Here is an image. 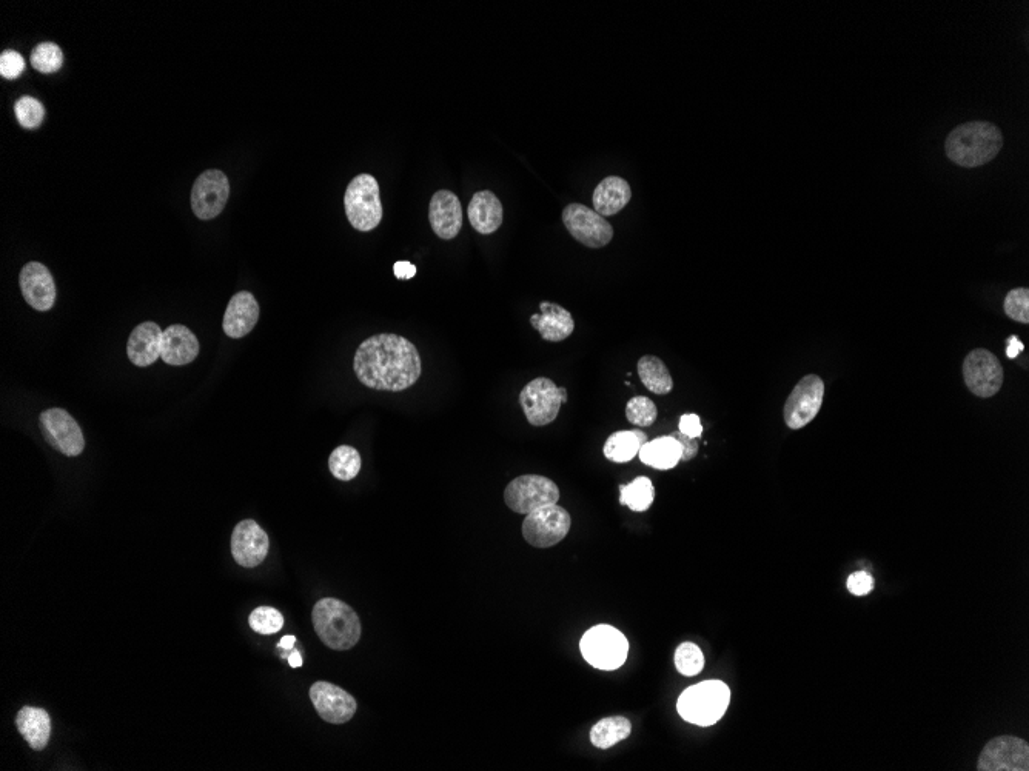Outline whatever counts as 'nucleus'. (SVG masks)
Returning a JSON list of instances; mask_svg holds the SVG:
<instances>
[{
    "instance_id": "nucleus-1",
    "label": "nucleus",
    "mask_w": 1029,
    "mask_h": 771,
    "mask_svg": "<svg viewBox=\"0 0 1029 771\" xmlns=\"http://www.w3.org/2000/svg\"><path fill=\"white\" fill-rule=\"evenodd\" d=\"M353 370L358 381L367 388L398 393L416 384L423 365L418 350L409 339L383 333L359 345L353 359Z\"/></svg>"
},
{
    "instance_id": "nucleus-2",
    "label": "nucleus",
    "mask_w": 1029,
    "mask_h": 771,
    "mask_svg": "<svg viewBox=\"0 0 1029 771\" xmlns=\"http://www.w3.org/2000/svg\"><path fill=\"white\" fill-rule=\"evenodd\" d=\"M1003 147L1002 131L989 122H968L946 137V156L963 168H976L993 161Z\"/></svg>"
},
{
    "instance_id": "nucleus-3",
    "label": "nucleus",
    "mask_w": 1029,
    "mask_h": 771,
    "mask_svg": "<svg viewBox=\"0 0 1029 771\" xmlns=\"http://www.w3.org/2000/svg\"><path fill=\"white\" fill-rule=\"evenodd\" d=\"M318 638L332 650H350L361 639V621L346 602L324 598L316 602L312 613Z\"/></svg>"
},
{
    "instance_id": "nucleus-4",
    "label": "nucleus",
    "mask_w": 1029,
    "mask_h": 771,
    "mask_svg": "<svg viewBox=\"0 0 1029 771\" xmlns=\"http://www.w3.org/2000/svg\"><path fill=\"white\" fill-rule=\"evenodd\" d=\"M731 690L721 681H704L681 693L678 715L689 724L711 727L728 711Z\"/></svg>"
},
{
    "instance_id": "nucleus-5",
    "label": "nucleus",
    "mask_w": 1029,
    "mask_h": 771,
    "mask_svg": "<svg viewBox=\"0 0 1029 771\" xmlns=\"http://www.w3.org/2000/svg\"><path fill=\"white\" fill-rule=\"evenodd\" d=\"M344 207L355 230H375L383 221V202L379 185L372 174H359L350 182L344 196Z\"/></svg>"
},
{
    "instance_id": "nucleus-6",
    "label": "nucleus",
    "mask_w": 1029,
    "mask_h": 771,
    "mask_svg": "<svg viewBox=\"0 0 1029 771\" xmlns=\"http://www.w3.org/2000/svg\"><path fill=\"white\" fill-rule=\"evenodd\" d=\"M580 650L587 664L598 670L612 671L626 662L629 642L617 628L597 625L584 633Z\"/></svg>"
},
{
    "instance_id": "nucleus-7",
    "label": "nucleus",
    "mask_w": 1029,
    "mask_h": 771,
    "mask_svg": "<svg viewBox=\"0 0 1029 771\" xmlns=\"http://www.w3.org/2000/svg\"><path fill=\"white\" fill-rule=\"evenodd\" d=\"M566 402V388L557 387L552 379L547 378L533 379L520 394L524 416L533 427L552 424L558 418L561 405Z\"/></svg>"
},
{
    "instance_id": "nucleus-8",
    "label": "nucleus",
    "mask_w": 1029,
    "mask_h": 771,
    "mask_svg": "<svg viewBox=\"0 0 1029 771\" xmlns=\"http://www.w3.org/2000/svg\"><path fill=\"white\" fill-rule=\"evenodd\" d=\"M560 501V488L540 474H524L513 479L504 491V502L518 514H529Z\"/></svg>"
},
{
    "instance_id": "nucleus-9",
    "label": "nucleus",
    "mask_w": 1029,
    "mask_h": 771,
    "mask_svg": "<svg viewBox=\"0 0 1029 771\" xmlns=\"http://www.w3.org/2000/svg\"><path fill=\"white\" fill-rule=\"evenodd\" d=\"M572 518L569 511L560 505H547L540 510L526 514L523 522V538L527 544L537 548H549L560 544L569 535Z\"/></svg>"
},
{
    "instance_id": "nucleus-10",
    "label": "nucleus",
    "mask_w": 1029,
    "mask_h": 771,
    "mask_svg": "<svg viewBox=\"0 0 1029 771\" xmlns=\"http://www.w3.org/2000/svg\"><path fill=\"white\" fill-rule=\"evenodd\" d=\"M963 378L971 393L982 399L993 398L1003 385V367L996 354L977 348L963 362Z\"/></svg>"
},
{
    "instance_id": "nucleus-11",
    "label": "nucleus",
    "mask_w": 1029,
    "mask_h": 771,
    "mask_svg": "<svg viewBox=\"0 0 1029 771\" xmlns=\"http://www.w3.org/2000/svg\"><path fill=\"white\" fill-rule=\"evenodd\" d=\"M825 398V384L817 374H808L802 381L795 385L789 398L786 399L785 416L786 425L791 430H800L814 421L818 411L822 408Z\"/></svg>"
},
{
    "instance_id": "nucleus-12",
    "label": "nucleus",
    "mask_w": 1029,
    "mask_h": 771,
    "mask_svg": "<svg viewBox=\"0 0 1029 771\" xmlns=\"http://www.w3.org/2000/svg\"><path fill=\"white\" fill-rule=\"evenodd\" d=\"M563 222L570 236L586 247L603 248L614 239L612 225L586 205H567L563 211Z\"/></svg>"
},
{
    "instance_id": "nucleus-13",
    "label": "nucleus",
    "mask_w": 1029,
    "mask_h": 771,
    "mask_svg": "<svg viewBox=\"0 0 1029 771\" xmlns=\"http://www.w3.org/2000/svg\"><path fill=\"white\" fill-rule=\"evenodd\" d=\"M41 428L48 444L68 458L79 456L84 451V433L68 411L62 408L44 411L41 414Z\"/></svg>"
},
{
    "instance_id": "nucleus-14",
    "label": "nucleus",
    "mask_w": 1029,
    "mask_h": 771,
    "mask_svg": "<svg viewBox=\"0 0 1029 771\" xmlns=\"http://www.w3.org/2000/svg\"><path fill=\"white\" fill-rule=\"evenodd\" d=\"M230 196V182L221 170H207L196 179L192 190L193 213L210 221L222 213Z\"/></svg>"
},
{
    "instance_id": "nucleus-15",
    "label": "nucleus",
    "mask_w": 1029,
    "mask_h": 771,
    "mask_svg": "<svg viewBox=\"0 0 1029 771\" xmlns=\"http://www.w3.org/2000/svg\"><path fill=\"white\" fill-rule=\"evenodd\" d=\"M980 771H1028L1029 747L1013 736H1000L988 742L979 758Z\"/></svg>"
},
{
    "instance_id": "nucleus-16",
    "label": "nucleus",
    "mask_w": 1029,
    "mask_h": 771,
    "mask_svg": "<svg viewBox=\"0 0 1029 771\" xmlns=\"http://www.w3.org/2000/svg\"><path fill=\"white\" fill-rule=\"evenodd\" d=\"M269 535L253 519L239 522L233 530L232 555L241 567L255 568L269 555Z\"/></svg>"
},
{
    "instance_id": "nucleus-17",
    "label": "nucleus",
    "mask_w": 1029,
    "mask_h": 771,
    "mask_svg": "<svg viewBox=\"0 0 1029 771\" xmlns=\"http://www.w3.org/2000/svg\"><path fill=\"white\" fill-rule=\"evenodd\" d=\"M310 699L318 715L329 724H346L358 708L352 695L330 682H315L310 688Z\"/></svg>"
},
{
    "instance_id": "nucleus-18",
    "label": "nucleus",
    "mask_w": 1029,
    "mask_h": 771,
    "mask_svg": "<svg viewBox=\"0 0 1029 771\" xmlns=\"http://www.w3.org/2000/svg\"><path fill=\"white\" fill-rule=\"evenodd\" d=\"M429 221L440 239H455L463 227V207L458 196L449 190L436 191L430 201Z\"/></svg>"
},
{
    "instance_id": "nucleus-19",
    "label": "nucleus",
    "mask_w": 1029,
    "mask_h": 771,
    "mask_svg": "<svg viewBox=\"0 0 1029 771\" xmlns=\"http://www.w3.org/2000/svg\"><path fill=\"white\" fill-rule=\"evenodd\" d=\"M22 294L25 301L37 311H48L53 308L56 302V284L50 270L41 262H30L22 268L21 276Z\"/></svg>"
},
{
    "instance_id": "nucleus-20",
    "label": "nucleus",
    "mask_w": 1029,
    "mask_h": 771,
    "mask_svg": "<svg viewBox=\"0 0 1029 771\" xmlns=\"http://www.w3.org/2000/svg\"><path fill=\"white\" fill-rule=\"evenodd\" d=\"M258 319L259 304L255 296L250 291H239L228 302L222 327L228 338L241 339L255 328Z\"/></svg>"
},
{
    "instance_id": "nucleus-21",
    "label": "nucleus",
    "mask_w": 1029,
    "mask_h": 771,
    "mask_svg": "<svg viewBox=\"0 0 1029 771\" xmlns=\"http://www.w3.org/2000/svg\"><path fill=\"white\" fill-rule=\"evenodd\" d=\"M199 354V341L190 328L184 325H170L162 334L161 358L165 364L187 365Z\"/></svg>"
},
{
    "instance_id": "nucleus-22",
    "label": "nucleus",
    "mask_w": 1029,
    "mask_h": 771,
    "mask_svg": "<svg viewBox=\"0 0 1029 771\" xmlns=\"http://www.w3.org/2000/svg\"><path fill=\"white\" fill-rule=\"evenodd\" d=\"M162 334L164 331L155 322L138 325L128 338V359L138 367L155 364L161 358Z\"/></svg>"
},
{
    "instance_id": "nucleus-23",
    "label": "nucleus",
    "mask_w": 1029,
    "mask_h": 771,
    "mask_svg": "<svg viewBox=\"0 0 1029 771\" xmlns=\"http://www.w3.org/2000/svg\"><path fill=\"white\" fill-rule=\"evenodd\" d=\"M541 314H533L530 324L547 342L566 341L574 333L575 321L566 308L552 302H541Z\"/></svg>"
},
{
    "instance_id": "nucleus-24",
    "label": "nucleus",
    "mask_w": 1029,
    "mask_h": 771,
    "mask_svg": "<svg viewBox=\"0 0 1029 771\" xmlns=\"http://www.w3.org/2000/svg\"><path fill=\"white\" fill-rule=\"evenodd\" d=\"M467 216L478 233L492 234L503 225V204L492 191H478L473 194Z\"/></svg>"
},
{
    "instance_id": "nucleus-25",
    "label": "nucleus",
    "mask_w": 1029,
    "mask_h": 771,
    "mask_svg": "<svg viewBox=\"0 0 1029 771\" xmlns=\"http://www.w3.org/2000/svg\"><path fill=\"white\" fill-rule=\"evenodd\" d=\"M631 197V185L623 177L609 176L595 188L592 202L595 211L601 216H615L629 204Z\"/></svg>"
},
{
    "instance_id": "nucleus-26",
    "label": "nucleus",
    "mask_w": 1029,
    "mask_h": 771,
    "mask_svg": "<svg viewBox=\"0 0 1029 771\" xmlns=\"http://www.w3.org/2000/svg\"><path fill=\"white\" fill-rule=\"evenodd\" d=\"M17 730L33 750L47 747L51 736V719L44 708L24 707L16 718Z\"/></svg>"
},
{
    "instance_id": "nucleus-27",
    "label": "nucleus",
    "mask_w": 1029,
    "mask_h": 771,
    "mask_svg": "<svg viewBox=\"0 0 1029 771\" xmlns=\"http://www.w3.org/2000/svg\"><path fill=\"white\" fill-rule=\"evenodd\" d=\"M681 456H683L681 445L672 436H663V438L654 439L651 442L647 441L638 453L640 461L655 470H671V468L677 467L680 464Z\"/></svg>"
},
{
    "instance_id": "nucleus-28",
    "label": "nucleus",
    "mask_w": 1029,
    "mask_h": 771,
    "mask_svg": "<svg viewBox=\"0 0 1029 771\" xmlns=\"http://www.w3.org/2000/svg\"><path fill=\"white\" fill-rule=\"evenodd\" d=\"M647 442V436L640 430L617 431L604 444V456L615 464L631 462Z\"/></svg>"
},
{
    "instance_id": "nucleus-29",
    "label": "nucleus",
    "mask_w": 1029,
    "mask_h": 771,
    "mask_svg": "<svg viewBox=\"0 0 1029 771\" xmlns=\"http://www.w3.org/2000/svg\"><path fill=\"white\" fill-rule=\"evenodd\" d=\"M638 376L647 390L654 394H669L674 388V379L666 364L657 356H643L637 364Z\"/></svg>"
},
{
    "instance_id": "nucleus-30",
    "label": "nucleus",
    "mask_w": 1029,
    "mask_h": 771,
    "mask_svg": "<svg viewBox=\"0 0 1029 771\" xmlns=\"http://www.w3.org/2000/svg\"><path fill=\"white\" fill-rule=\"evenodd\" d=\"M632 733V724L629 719L623 716H612V718L601 719L600 722L590 730V742L601 750L614 747L618 742L629 738Z\"/></svg>"
},
{
    "instance_id": "nucleus-31",
    "label": "nucleus",
    "mask_w": 1029,
    "mask_h": 771,
    "mask_svg": "<svg viewBox=\"0 0 1029 771\" xmlns=\"http://www.w3.org/2000/svg\"><path fill=\"white\" fill-rule=\"evenodd\" d=\"M620 491V504L631 508L632 511L643 513V511L649 510L651 505L654 504V484H652L651 479L644 478V476L635 479L631 484L621 485Z\"/></svg>"
},
{
    "instance_id": "nucleus-32",
    "label": "nucleus",
    "mask_w": 1029,
    "mask_h": 771,
    "mask_svg": "<svg viewBox=\"0 0 1029 771\" xmlns=\"http://www.w3.org/2000/svg\"><path fill=\"white\" fill-rule=\"evenodd\" d=\"M329 468L330 473L339 481H352L361 471V456L355 448L341 445L330 454Z\"/></svg>"
},
{
    "instance_id": "nucleus-33",
    "label": "nucleus",
    "mask_w": 1029,
    "mask_h": 771,
    "mask_svg": "<svg viewBox=\"0 0 1029 771\" xmlns=\"http://www.w3.org/2000/svg\"><path fill=\"white\" fill-rule=\"evenodd\" d=\"M674 662L681 675L689 678L700 675L704 667L703 651L692 642H684L675 651Z\"/></svg>"
},
{
    "instance_id": "nucleus-34",
    "label": "nucleus",
    "mask_w": 1029,
    "mask_h": 771,
    "mask_svg": "<svg viewBox=\"0 0 1029 771\" xmlns=\"http://www.w3.org/2000/svg\"><path fill=\"white\" fill-rule=\"evenodd\" d=\"M62 62H64V54L59 45L53 44V42L39 44L31 53V64L41 73H56L62 67Z\"/></svg>"
},
{
    "instance_id": "nucleus-35",
    "label": "nucleus",
    "mask_w": 1029,
    "mask_h": 771,
    "mask_svg": "<svg viewBox=\"0 0 1029 771\" xmlns=\"http://www.w3.org/2000/svg\"><path fill=\"white\" fill-rule=\"evenodd\" d=\"M626 418L637 427H651L658 418L657 405L646 396L632 398L626 405Z\"/></svg>"
},
{
    "instance_id": "nucleus-36",
    "label": "nucleus",
    "mask_w": 1029,
    "mask_h": 771,
    "mask_svg": "<svg viewBox=\"0 0 1029 771\" xmlns=\"http://www.w3.org/2000/svg\"><path fill=\"white\" fill-rule=\"evenodd\" d=\"M250 627L259 635H276L284 627V616L273 607H259L249 619Z\"/></svg>"
},
{
    "instance_id": "nucleus-37",
    "label": "nucleus",
    "mask_w": 1029,
    "mask_h": 771,
    "mask_svg": "<svg viewBox=\"0 0 1029 771\" xmlns=\"http://www.w3.org/2000/svg\"><path fill=\"white\" fill-rule=\"evenodd\" d=\"M14 113L22 127L33 130L44 122L45 108L34 97L24 96L14 105Z\"/></svg>"
},
{
    "instance_id": "nucleus-38",
    "label": "nucleus",
    "mask_w": 1029,
    "mask_h": 771,
    "mask_svg": "<svg viewBox=\"0 0 1029 771\" xmlns=\"http://www.w3.org/2000/svg\"><path fill=\"white\" fill-rule=\"evenodd\" d=\"M1006 316L1020 324H1029V290L1028 288H1014L1009 291L1005 298Z\"/></svg>"
},
{
    "instance_id": "nucleus-39",
    "label": "nucleus",
    "mask_w": 1029,
    "mask_h": 771,
    "mask_svg": "<svg viewBox=\"0 0 1029 771\" xmlns=\"http://www.w3.org/2000/svg\"><path fill=\"white\" fill-rule=\"evenodd\" d=\"M25 70V61L22 54L14 50H7L0 56V74L7 79H16Z\"/></svg>"
},
{
    "instance_id": "nucleus-40",
    "label": "nucleus",
    "mask_w": 1029,
    "mask_h": 771,
    "mask_svg": "<svg viewBox=\"0 0 1029 771\" xmlns=\"http://www.w3.org/2000/svg\"><path fill=\"white\" fill-rule=\"evenodd\" d=\"M846 587L854 596H866L874 590V578L866 571H855L849 576Z\"/></svg>"
},
{
    "instance_id": "nucleus-41",
    "label": "nucleus",
    "mask_w": 1029,
    "mask_h": 771,
    "mask_svg": "<svg viewBox=\"0 0 1029 771\" xmlns=\"http://www.w3.org/2000/svg\"><path fill=\"white\" fill-rule=\"evenodd\" d=\"M669 436H672V438H674L675 441H678V444L681 445V450H683V456H681V461H692V459H694L695 456H697V438H691V436H686V434L680 433V431H677V433L669 434Z\"/></svg>"
},
{
    "instance_id": "nucleus-42",
    "label": "nucleus",
    "mask_w": 1029,
    "mask_h": 771,
    "mask_svg": "<svg viewBox=\"0 0 1029 771\" xmlns=\"http://www.w3.org/2000/svg\"><path fill=\"white\" fill-rule=\"evenodd\" d=\"M680 433L691 436V438H700L701 433H703V425H701L697 414H683L681 416Z\"/></svg>"
},
{
    "instance_id": "nucleus-43",
    "label": "nucleus",
    "mask_w": 1029,
    "mask_h": 771,
    "mask_svg": "<svg viewBox=\"0 0 1029 771\" xmlns=\"http://www.w3.org/2000/svg\"><path fill=\"white\" fill-rule=\"evenodd\" d=\"M393 273L399 281H409V279L415 278L416 267L410 262L398 261L393 265Z\"/></svg>"
},
{
    "instance_id": "nucleus-44",
    "label": "nucleus",
    "mask_w": 1029,
    "mask_h": 771,
    "mask_svg": "<svg viewBox=\"0 0 1029 771\" xmlns=\"http://www.w3.org/2000/svg\"><path fill=\"white\" fill-rule=\"evenodd\" d=\"M1023 348L1025 347H1023L1022 342L1017 339V336H1011V338L1006 341V356H1008L1009 359H1016L1017 356L1022 353Z\"/></svg>"
},
{
    "instance_id": "nucleus-45",
    "label": "nucleus",
    "mask_w": 1029,
    "mask_h": 771,
    "mask_svg": "<svg viewBox=\"0 0 1029 771\" xmlns=\"http://www.w3.org/2000/svg\"><path fill=\"white\" fill-rule=\"evenodd\" d=\"M296 644L295 636H285L279 641V648L282 650H293V645Z\"/></svg>"
},
{
    "instance_id": "nucleus-46",
    "label": "nucleus",
    "mask_w": 1029,
    "mask_h": 771,
    "mask_svg": "<svg viewBox=\"0 0 1029 771\" xmlns=\"http://www.w3.org/2000/svg\"><path fill=\"white\" fill-rule=\"evenodd\" d=\"M289 664L292 668H299L302 665V656L298 650H293L292 655L289 656Z\"/></svg>"
}]
</instances>
